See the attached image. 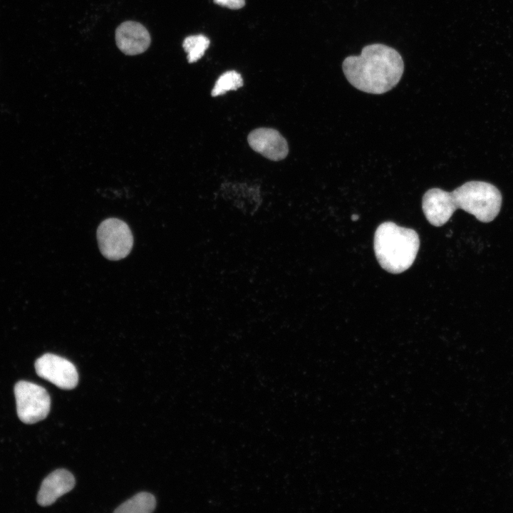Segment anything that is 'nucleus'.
Here are the masks:
<instances>
[{
    "label": "nucleus",
    "instance_id": "f257e3e1",
    "mask_svg": "<svg viewBox=\"0 0 513 513\" xmlns=\"http://www.w3.org/2000/svg\"><path fill=\"white\" fill-rule=\"evenodd\" d=\"M343 71L356 88L372 94H382L400 81L404 63L393 48L382 43L364 46L359 56H349L343 61Z\"/></svg>",
    "mask_w": 513,
    "mask_h": 513
},
{
    "label": "nucleus",
    "instance_id": "f03ea898",
    "mask_svg": "<svg viewBox=\"0 0 513 513\" xmlns=\"http://www.w3.org/2000/svg\"><path fill=\"white\" fill-rule=\"evenodd\" d=\"M420 247L418 233L412 229L385 222L376 229L374 252L380 266L392 274H400L411 266Z\"/></svg>",
    "mask_w": 513,
    "mask_h": 513
},
{
    "label": "nucleus",
    "instance_id": "7ed1b4c3",
    "mask_svg": "<svg viewBox=\"0 0 513 513\" xmlns=\"http://www.w3.org/2000/svg\"><path fill=\"white\" fill-rule=\"evenodd\" d=\"M450 194L456 209H461L482 222L494 220L501 209V192L494 185L486 182H467Z\"/></svg>",
    "mask_w": 513,
    "mask_h": 513
},
{
    "label": "nucleus",
    "instance_id": "20e7f679",
    "mask_svg": "<svg viewBox=\"0 0 513 513\" xmlns=\"http://www.w3.org/2000/svg\"><path fill=\"white\" fill-rule=\"evenodd\" d=\"M16 413L20 420L33 424L45 419L51 408V398L41 385L20 380L14 386Z\"/></svg>",
    "mask_w": 513,
    "mask_h": 513
},
{
    "label": "nucleus",
    "instance_id": "39448f33",
    "mask_svg": "<svg viewBox=\"0 0 513 513\" xmlns=\"http://www.w3.org/2000/svg\"><path fill=\"white\" fill-rule=\"evenodd\" d=\"M97 239L102 254L110 260L127 256L133 247V237L128 225L117 218L103 221L97 229Z\"/></svg>",
    "mask_w": 513,
    "mask_h": 513
},
{
    "label": "nucleus",
    "instance_id": "423d86ee",
    "mask_svg": "<svg viewBox=\"0 0 513 513\" xmlns=\"http://www.w3.org/2000/svg\"><path fill=\"white\" fill-rule=\"evenodd\" d=\"M37 375L54 384L59 388L71 390L78 381V374L75 366L68 360L59 356L46 353L35 362Z\"/></svg>",
    "mask_w": 513,
    "mask_h": 513
},
{
    "label": "nucleus",
    "instance_id": "0eeeda50",
    "mask_svg": "<svg viewBox=\"0 0 513 513\" xmlns=\"http://www.w3.org/2000/svg\"><path fill=\"white\" fill-rule=\"evenodd\" d=\"M247 140L254 151L271 160H281L289 152L286 140L280 133L273 128L255 129L250 132Z\"/></svg>",
    "mask_w": 513,
    "mask_h": 513
},
{
    "label": "nucleus",
    "instance_id": "6e6552de",
    "mask_svg": "<svg viewBox=\"0 0 513 513\" xmlns=\"http://www.w3.org/2000/svg\"><path fill=\"white\" fill-rule=\"evenodd\" d=\"M422 209L427 220L435 227L445 224L456 211L450 192L440 188H432L425 192Z\"/></svg>",
    "mask_w": 513,
    "mask_h": 513
},
{
    "label": "nucleus",
    "instance_id": "1a4fd4ad",
    "mask_svg": "<svg viewBox=\"0 0 513 513\" xmlns=\"http://www.w3.org/2000/svg\"><path fill=\"white\" fill-rule=\"evenodd\" d=\"M115 41L123 53L134 56L145 52L150 44L151 38L143 25L136 21H128L116 28Z\"/></svg>",
    "mask_w": 513,
    "mask_h": 513
},
{
    "label": "nucleus",
    "instance_id": "9d476101",
    "mask_svg": "<svg viewBox=\"0 0 513 513\" xmlns=\"http://www.w3.org/2000/svg\"><path fill=\"white\" fill-rule=\"evenodd\" d=\"M74 486L73 475L65 469H58L43 480L37 494V502L43 507L51 505Z\"/></svg>",
    "mask_w": 513,
    "mask_h": 513
},
{
    "label": "nucleus",
    "instance_id": "9b49d317",
    "mask_svg": "<svg viewBox=\"0 0 513 513\" xmlns=\"http://www.w3.org/2000/svg\"><path fill=\"white\" fill-rule=\"evenodd\" d=\"M156 506L155 497L148 492H140L128 499L115 510V513H150Z\"/></svg>",
    "mask_w": 513,
    "mask_h": 513
},
{
    "label": "nucleus",
    "instance_id": "f8f14e48",
    "mask_svg": "<svg viewBox=\"0 0 513 513\" xmlns=\"http://www.w3.org/2000/svg\"><path fill=\"white\" fill-rule=\"evenodd\" d=\"M209 38L202 34L186 37L182 46L187 53L188 62L195 63L201 58L209 47Z\"/></svg>",
    "mask_w": 513,
    "mask_h": 513
},
{
    "label": "nucleus",
    "instance_id": "ddd939ff",
    "mask_svg": "<svg viewBox=\"0 0 513 513\" xmlns=\"http://www.w3.org/2000/svg\"><path fill=\"white\" fill-rule=\"evenodd\" d=\"M243 86L242 76L235 71L222 73L217 80L211 95L213 97L223 95L229 90H235Z\"/></svg>",
    "mask_w": 513,
    "mask_h": 513
},
{
    "label": "nucleus",
    "instance_id": "4468645a",
    "mask_svg": "<svg viewBox=\"0 0 513 513\" xmlns=\"http://www.w3.org/2000/svg\"><path fill=\"white\" fill-rule=\"evenodd\" d=\"M214 2L230 9H239L245 4L244 0H214Z\"/></svg>",
    "mask_w": 513,
    "mask_h": 513
},
{
    "label": "nucleus",
    "instance_id": "2eb2a0df",
    "mask_svg": "<svg viewBox=\"0 0 513 513\" xmlns=\"http://www.w3.org/2000/svg\"><path fill=\"white\" fill-rule=\"evenodd\" d=\"M351 219H352L353 221H355V220H356V219H358V215H357V214H353V215H352Z\"/></svg>",
    "mask_w": 513,
    "mask_h": 513
}]
</instances>
